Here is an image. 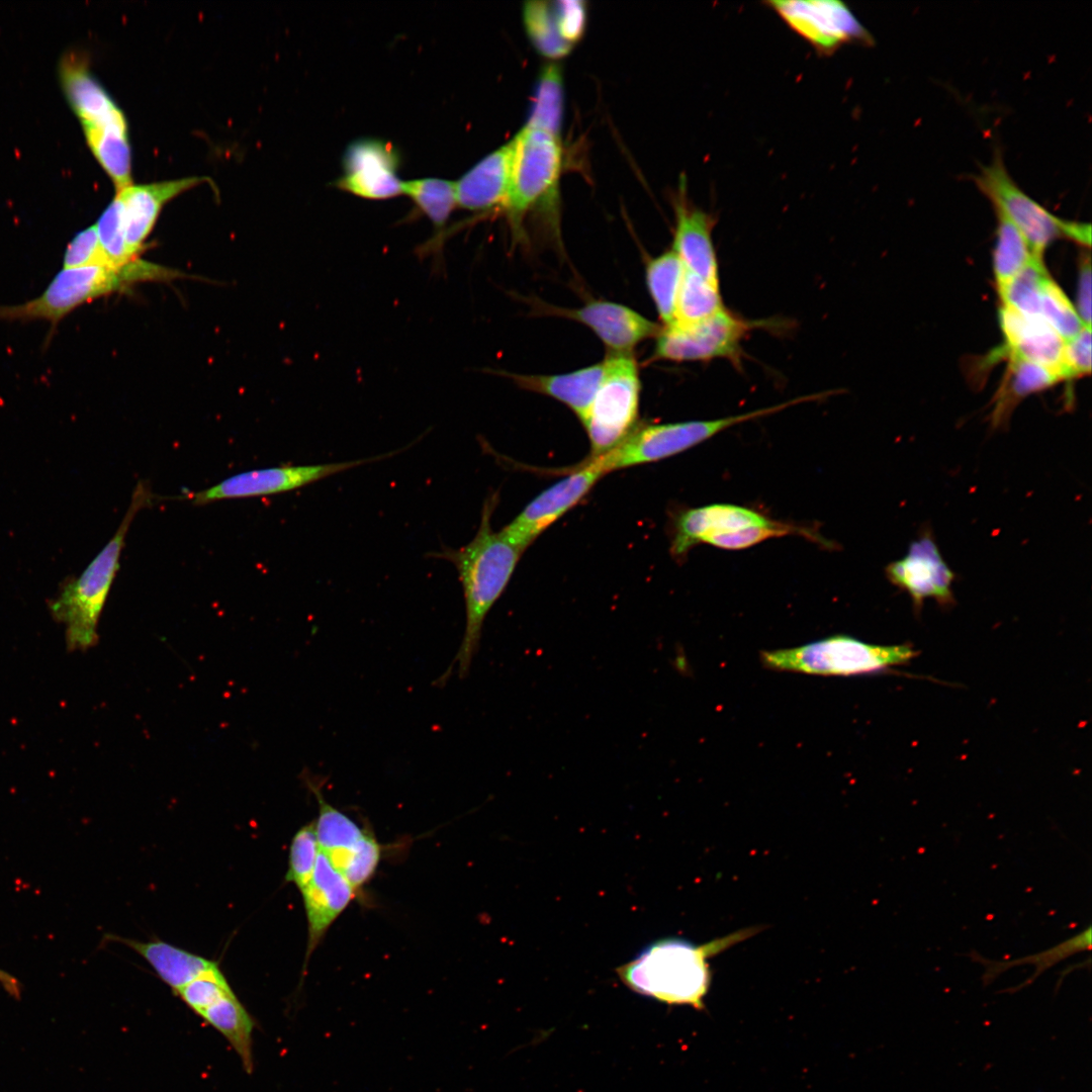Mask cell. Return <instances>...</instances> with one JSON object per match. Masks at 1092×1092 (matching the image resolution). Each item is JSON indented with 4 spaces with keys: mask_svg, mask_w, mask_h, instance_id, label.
<instances>
[{
    "mask_svg": "<svg viewBox=\"0 0 1092 1092\" xmlns=\"http://www.w3.org/2000/svg\"><path fill=\"white\" fill-rule=\"evenodd\" d=\"M524 22L534 47L543 56L560 58L572 49L559 32L552 2H527L524 7Z\"/></svg>",
    "mask_w": 1092,
    "mask_h": 1092,
    "instance_id": "d590c367",
    "label": "cell"
},
{
    "mask_svg": "<svg viewBox=\"0 0 1092 1092\" xmlns=\"http://www.w3.org/2000/svg\"><path fill=\"white\" fill-rule=\"evenodd\" d=\"M176 992L199 1015L221 998L234 993L218 966Z\"/></svg>",
    "mask_w": 1092,
    "mask_h": 1092,
    "instance_id": "60d3db41",
    "label": "cell"
},
{
    "mask_svg": "<svg viewBox=\"0 0 1092 1092\" xmlns=\"http://www.w3.org/2000/svg\"><path fill=\"white\" fill-rule=\"evenodd\" d=\"M153 502L150 487L140 481L114 535L78 576L67 581L50 601L52 617L65 625L67 648L86 650L98 641V622L119 569L120 555L130 524L140 510Z\"/></svg>",
    "mask_w": 1092,
    "mask_h": 1092,
    "instance_id": "3957f363",
    "label": "cell"
},
{
    "mask_svg": "<svg viewBox=\"0 0 1092 1092\" xmlns=\"http://www.w3.org/2000/svg\"><path fill=\"white\" fill-rule=\"evenodd\" d=\"M402 194L408 196L419 210L430 219L437 234L425 244L421 253H437L442 244L444 226L457 207L455 183L441 178H421L403 181Z\"/></svg>",
    "mask_w": 1092,
    "mask_h": 1092,
    "instance_id": "f1b7e54d",
    "label": "cell"
},
{
    "mask_svg": "<svg viewBox=\"0 0 1092 1092\" xmlns=\"http://www.w3.org/2000/svg\"><path fill=\"white\" fill-rule=\"evenodd\" d=\"M320 852L314 821H311L292 837L285 881L302 891L312 877Z\"/></svg>",
    "mask_w": 1092,
    "mask_h": 1092,
    "instance_id": "ab89813d",
    "label": "cell"
},
{
    "mask_svg": "<svg viewBox=\"0 0 1092 1092\" xmlns=\"http://www.w3.org/2000/svg\"><path fill=\"white\" fill-rule=\"evenodd\" d=\"M684 273L685 267L672 249L651 258L646 264V285L663 326L674 322Z\"/></svg>",
    "mask_w": 1092,
    "mask_h": 1092,
    "instance_id": "f546056e",
    "label": "cell"
},
{
    "mask_svg": "<svg viewBox=\"0 0 1092 1092\" xmlns=\"http://www.w3.org/2000/svg\"><path fill=\"white\" fill-rule=\"evenodd\" d=\"M1091 938L1092 929L1089 925L1071 938L1066 939L1053 947H1050L1034 954H1027L1019 959L1009 961H994L983 957L976 950H971L966 956L969 957L974 963H978L984 967V973L982 975V981L984 986L991 984L1001 974L1011 968L1023 965L1034 966L1035 971L1033 975L1026 979L1019 986L1014 987V990L1010 991L1015 992L1033 983L1037 977H1039L1046 970L1051 969L1058 963L1068 959L1075 953L1088 951L1091 948Z\"/></svg>",
    "mask_w": 1092,
    "mask_h": 1092,
    "instance_id": "83f0119b",
    "label": "cell"
},
{
    "mask_svg": "<svg viewBox=\"0 0 1092 1092\" xmlns=\"http://www.w3.org/2000/svg\"><path fill=\"white\" fill-rule=\"evenodd\" d=\"M973 179L995 210L1005 215L1021 233L1036 256L1042 257L1053 241L1065 238L1067 220L1048 211L1015 183L999 150L991 163L983 166Z\"/></svg>",
    "mask_w": 1092,
    "mask_h": 1092,
    "instance_id": "8fae6325",
    "label": "cell"
},
{
    "mask_svg": "<svg viewBox=\"0 0 1092 1092\" xmlns=\"http://www.w3.org/2000/svg\"><path fill=\"white\" fill-rule=\"evenodd\" d=\"M496 503V493L485 499L478 530L466 545L459 548L442 546L439 551L428 553L431 558L454 565L462 586L465 629L452 662V665L457 663L460 677L468 673L479 647L484 620L506 589L524 552L503 530H492L490 518Z\"/></svg>",
    "mask_w": 1092,
    "mask_h": 1092,
    "instance_id": "6da1fadb",
    "label": "cell"
},
{
    "mask_svg": "<svg viewBox=\"0 0 1092 1092\" xmlns=\"http://www.w3.org/2000/svg\"><path fill=\"white\" fill-rule=\"evenodd\" d=\"M1077 286V312L1086 327H1091V260L1083 256L1079 267Z\"/></svg>",
    "mask_w": 1092,
    "mask_h": 1092,
    "instance_id": "f6af8a7d",
    "label": "cell"
},
{
    "mask_svg": "<svg viewBox=\"0 0 1092 1092\" xmlns=\"http://www.w3.org/2000/svg\"><path fill=\"white\" fill-rule=\"evenodd\" d=\"M917 654L907 644L875 645L836 635L798 647L762 651L760 659L778 671L847 676L883 672L907 664Z\"/></svg>",
    "mask_w": 1092,
    "mask_h": 1092,
    "instance_id": "5b68a950",
    "label": "cell"
},
{
    "mask_svg": "<svg viewBox=\"0 0 1092 1092\" xmlns=\"http://www.w3.org/2000/svg\"><path fill=\"white\" fill-rule=\"evenodd\" d=\"M1039 316L1065 342L1086 327L1076 308L1051 276L1045 280L1041 290Z\"/></svg>",
    "mask_w": 1092,
    "mask_h": 1092,
    "instance_id": "74e56055",
    "label": "cell"
},
{
    "mask_svg": "<svg viewBox=\"0 0 1092 1092\" xmlns=\"http://www.w3.org/2000/svg\"><path fill=\"white\" fill-rule=\"evenodd\" d=\"M222 1033L240 1056L244 1068L252 1071L253 1022L235 994L228 995L200 1014Z\"/></svg>",
    "mask_w": 1092,
    "mask_h": 1092,
    "instance_id": "1f68e13d",
    "label": "cell"
},
{
    "mask_svg": "<svg viewBox=\"0 0 1092 1092\" xmlns=\"http://www.w3.org/2000/svg\"><path fill=\"white\" fill-rule=\"evenodd\" d=\"M1091 371V327H1084L1075 337L1065 342V379L1084 376Z\"/></svg>",
    "mask_w": 1092,
    "mask_h": 1092,
    "instance_id": "7bdbcfd3",
    "label": "cell"
},
{
    "mask_svg": "<svg viewBox=\"0 0 1092 1092\" xmlns=\"http://www.w3.org/2000/svg\"><path fill=\"white\" fill-rule=\"evenodd\" d=\"M767 322L748 321L724 308L692 325L662 326L650 361H710L724 358L739 364L741 342Z\"/></svg>",
    "mask_w": 1092,
    "mask_h": 1092,
    "instance_id": "9c48e42d",
    "label": "cell"
},
{
    "mask_svg": "<svg viewBox=\"0 0 1092 1092\" xmlns=\"http://www.w3.org/2000/svg\"><path fill=\"white\" fill-rule=\"evenodd\" d=\"M605 474L599 460L589 458L538 494L502 530L525 551L550 525L577 505Z\"/></svg>",
    "mask_w": 1092,
    "mask_h": 1092,
    "instance_id": "4fadbf2b",
    "label": "cell"
},
{
    "mask_svg": "<svg viewBox=\"0 0 1092 1092\" xmlns=\"http://www.w3.org/2000/svg\"><path fill=\"white\" fill-rule=\"evenodd\" d=\"M886 574L891 583L910 596L917 612L927 599H933L941 607L954 604L951 584L956 575L928 529L910 543L904 557L887 566Z\"/></svg>",
    "mask_w": 1092,
    "mask_h": 1092,
    "instance_id": "2e32d148",
    "label": "cell"
},
{
    "mask_svg": "<svg viewBox=\"0 0 1092 1092\" xmlns=\"http://www.w3.org/2000/svg\"><path fill=\"white\" fill-rule=\"evenodd\" d=\"M114 939L143 957L160 979L175 991L218 966L213 961L162 940L138 941L115 936Z\"/></svg>",
    "mask_w": 1092,
    "mask_h": 1092,
    "instance_id": "d4e9b609",
    "label": "cell"
},
{
    "mask_svg": "<svg viewBox=\"0 0 1092 1092\" xmlns=\"http://www.w3.org/2000/svg\"><path fill=\"white\" fill-rule=\"evenodd\" d=\"M0 984L8 994H10V995H12L14 997H18L20 995L21 986H20V983L18 982V980L15 977H13L11 974H9V973L5 972L4 970H1V969H0Z\"/></svg>",
    "mask_w": 1092,
    "mask_h": 1092,
    "instance_id": "bcb514c9",
    "label": "cell"
},
{
    "mask_svg": "<svg viewBox=\"0 0 1092 1092\" xmlns=\"http://www.w3.org/2000/svg\"><path fill=\"white\" fill-rule=\"evenodd\" d=\"M758 930L741 929L704 944L676 937L658 939L618 967L616 973L627 988L639 995L702 1010L712 981L708 960Z\"/></svg>",
    "mask_w": 1092,
    "mask_h": 1092,
    "instance_id": "7a4b0ae2",
    "label": "cell"
},
{
    "mask_svg": "<svg viewBox=\"0 0 1092 1092\" xmlns=\"http://www.w3.org/2000/svg\"><path fill=\"white\" fill-rule=\"evenodd\" d=\"M541 313L577 322L587 327L608 349V354H633L641 342L656 338L661 327L636 310L610 300L592 299L576 308L540 305Z\"/></svg>",
    "mask_w": 1092,
    "mask_h": 1092,
    "instance_id": "9a60e30c",
    "label": "cell"
},
{
    "mask_svg": "<svg viewBox=\"0 0 1092 1092\" xmlns=\"http://www.w3.org/2000/svg\"><path fill=\"white\" fill-rule=\"evenodd\" d=\"M514 140L486 155L455 181L457 206L485 211L505 206L509 194Z\"/></svg>",
    "mask_w": 1092,
    "mask_h": 1092,
    "instance_id": "7402d4cb",
    "label": "cell"
},
{
    "mask_svg": "<svg viewBox=\"0 0 1092 1092\" xmlns=\"http://www.w3.org/2000/svg\"><path fill=\"white\" fill-rule=\"evenodd\" d=\"M997 214L993 270L997 288H1001L1036 256L1015 225L1001 212Z\"/></svg>",
    "mask_w": 1092,
    "mask_h": 1092,
    "instance_id": "d6a6232c",
    "label": "cell"
},
{
    "mask_svg": "<svg viewBox=\"0 0 1092 1092\" xmlns=\"http://www.w3.org/2000/svg\"><path fill=\"white\" fill-rule=\"evenodd\" d=\"M674 200L675 226L671 249L685 269L719 286V269L713 244L714 216L687 198L685 181Z\"/></svg>",
    "mask_w": 1092,
    "mask_h": 1092,
    "instance_id": "ac0fdd59",
    "label": "cell"
},
{
    "mask_svg": "<svg viewBox=\"0 0 1092 1092\" xmlns=\"http://www.w3.org/2000/svg\"><path fill=\"white\" fill-rule=\"evenodd\" d=\"M179 272L136 258L121 267L88 266L61 270L36 298L17 305L0 306V320H44L59 323L79 305L147 281H167Z\"/></svg>",
    "mask_w": 1092,
    "mask_h": 1092,
    "instance_id": "277c9868",
    "label": "cell"
},
{
    "mask_svg": "<svg viewBox=\"0 0 1092 1092\" xmlns=\"http://www.w3.org/2000/svg\"><path fill=\"white\" fill-rule=\"evenodd\" d=\"M399 154L389 142L375 138L353 141L346 148L343 174L336 186L350 194L382 200L402 194L403 181L398 177Z\"/></svg>",
    "mask_w": 1092,
    "mask_h": 1092,
    "instance_id": "5bb4252c",
    "label": "cell"
},
{
    "mask_svg": "<svg viewBox=\"0 0 1092 1092\" xmlns=\"http://www.w3.org/2000/svg\"><path fill=\"white\" fill-rule=\"evenodd\" d=\"M603 381L580 420L590 444V457L617 447L638 425L641 382L633 354H608Z\"/></svg>",
    "mask_w": 1092,
    "mask_h": 1092,
    "instance_id": "52a82bcc",
    "label": "cell"
},
{
    "mask_svg": "<svg viewBox=\"0 0 1092 1092\" xmlns=\"http://www.w3.org/2000/svg\"><path fill=\"white\" fill-rule=\"evenodd\" d=\"M305 780L318 804L314 826L320 850L330 862H334L356 849L370 830L328 803L314 780Z\"/></svg>",
    "mask_w": 1092,
    "mask_h": 1092,
    "instance_id": "4316f807",
    "label": "cell"
},
{
    "mask_svg": "<svg viewBox=\"0 0 1092 1092\" xmlns=\"http://www.w3.org/2000/svg\"><path fill=\"white\" fill-rule=\"evenodd\" d=\"M558 138L547 129L526 124L513 139L511 183L504 207L516 234L526 212L556 190L563 155Z\"/></svg>",
    "mask_w": 1092,
    "mask_h": 1092,
    "instance_id": "ba28073f",
    "label": "cell"
},
{
    "mask_svg": "<svg viewBox=\"0 0 1092 1092\" xmlns=\"http://www.w3.org/2000/svg\"><path fill=\"white\" fill-rule=\"evenodd\" d=\"M88 145L116 190L131 185V153L125 130L83 125Z\"/></svg>",
    "mask_w": 1092,
    "mask_h": 1092,
    "instance_id": "4dcf8cb0",
    "label": "cell"
},
{
    "mask_svg": "<svg viewBox=\"0 0 1092 1092\" xmlns=\"http://www.w3.org/2000/svg\"><path fill=\"white\" fill-rule=\"evenodd\" d=\"M724 308L720 287L685 269L672 324H696Z\"/></svg>",
    "mask_w": 1092,
    "mask_h": 1092,
    "instance_id": "836d02e7",
    "label": "cell"
},
{
    "mask_svg": "<svg viewBox=\"0 0 1092 1092\" xmlns=\"http://www.w3.org/2000/svg\"><path fill=\"white\" fill-rule=\"evenodd\" d=\"M300 893L307 921L306 966L329 928L355 898L356 891L320 852L312 877Z\"/></svg>",
    "mask_w": 1092,
    "mask_h": 1092,
    "instance_id": "d6986e66",
    "label": "cell"
},
{
    "mask_svg": "<svg viewBox=\"0 0 1092 1092\" xmlns=\"http://www.w3.org/2000/svg\"><path fill=\"white\" fill-rule=\"evenodd\" d=\"M811 400L813 396L806 395L772 406L715 420L637 425L617 447L597 459L606 473L659 461L699 445L732 426Z\"/></svg>",
    "mask_w": 1092,
    "mask_h": 1092,
    "instance_id": "8992f818",
    "label": "cell"
},
{
    "mask_svg": "<svg viewBox=\"0 0 1092 1092\" xmlns=\"http://www.w3.org/2000/svg\"><path fill=\"white\" fill-rule=\"evenodd\" d=\"M605 360L562 374H519L500 372L518 387L552 397L567 405L581 420L587 412L602 381Z\"/></svg>",
    "mask_w": 1092,
    "mask_h": 1092,
    "instance_id": "cb8c5ba5",
    "label": "cell"
},
{
    "mask_svg": "<svg viewBox=\"0 0 1092 1092\" xmlns=\"http://www.w3.org/2000/svg\"><path fill=\"white\" fill-rule=\"evenodd\" d=\"M772 520L751 509L729 504H714L689 509L678 515L673 527L671 553L684 557L694 546L708 539L742 530L772 525Z\"/></svg>",
    "mask_w": 1092,
    "mask_h": 1092,
    "instance_id": "e0dca14e",
    "label": "cell"
},
{
    "mask_svg": "<svg viewBox=\"0 0 1092 1092\" xmlns=\"http://www.w3.org/2000/svg\"><path fill=\"white\" fill-rule=\"evenodd\" d=\"M96 229L110 267H121L136 259L126 245L123 206L117 194L99 217Z\"/></svg>",
    "mask_w": 1092,
    "mask_h": 1092,
    "instance_id": "f35d334b",
    "label": "cell"
},
{
    "mask_svg": "<svg viewBox=\"0 0 1092 1092\" xmlns=\"http://www.w3.org/2000/svg\"><path fill=\"white\" fill-rule=\"evenodd\" d=\"M999 323L1005 340L1000 355L1038 364L1065 379V340L1046 323L1005 305L1000 307Z\"/></svg>",
    "mask_w": 1092,
    "mask_h": 1092,
    "instance_id": "ffe728a7",
    "label": "cell"
},
{
    "mask_svg": "<svg viewBox=\"0 0 1092 1092\" xmlns=\"http://www.w3.org/2000/svg\"><path fill=\"white\" fill-rule=\"evenodd\" d=\"M766 4L793 31L823 54L851 41L873 42L870 32L843 2L785 0Z\"/></svg>",
    "mask_w": 1092,
    "mask_h": 1092,
    "instance_id": "7c38bea8",
    "label": "cell"
},
{
    "mask_svg": "<svg viewBox=\"0 0 1092 1092\" xmlns=\"http://www.w3.org/2000/svg\"><path fill=\"white\" fill-rule=\"evenodd\" d=\"M1009 365L1001 387L994 397L991 424L994 429L1008 423L1014 407L1026 396L1042 391L1061 381V378L1038 364L1008 358Z\"/></svg>",
    "mask_w": 1092,
    "mask_h": 1092,
    "instance_id": "484cf974",
    "label": "cell"
},
{
    "mask_svg": "<svg viewBox=\"0 0 1092 1092\" xmlns=\"http://www.w3.org/2000/svg\"><path fill=\"white\" fill-rule=\"evenodd\" d=\"M203 182L205 177H188L143 185H129L116 190L123 206L126 245L132 257L145 249V242L152 233L163 206Z\"/></svg>",
    "mask_w": 1092,
    "mask_h": 1092,
    "instance_id": "44dd1931",
    "label": "cell"
},
{
    "mask_svg": "<svg viewBox=\"0 0 1092 1092\" xmlns=\"http://www.w3.org/2000/svg\"><path fill=\"white\" fill-rule=\"evenodd\" d=\"M553 11L562 38L571 47L579 40L585 26L586 7L578 0L552 2Z\"/></svg>",
    "mask_w": 1092,
    "mask_h": 1092,
    "instance_id": "ee69618b",
    "label": "cell"
},
{
    "mask_svg": "<svg viewBox=\"0 0 1092 1092\" xmlns=\"http://www.w3.org/2000/svg\"><path fill=\"white\" fill-rule=\"evenodd\" d=\"M412 445L388 453L341 462L282 465L232 475L211 487L185 494L193 505L216 500L264 496L294 490L355 467L377 462L405 451Z\"/></svg>",
    "mask_w": 1092,
    "mask_h": 1092,
    "instance_id": "30bf717a",
    "label": "cell"
},
{
    "mask_svg": "<svg viewBox=\"0 0 1092 1092\" xmlns=\"http://www.w3.org/2000/svg\"><path fill=\"white\" fill-rule=\"evenodd\" d=\"M1049 277L1042 258L1033 259L1010 281L998 289L1002 305L1008 306L1023 315L1040 318V295L1043 284Z\"/></svg>",
    "mask_w": 1092,
    "mask_h": 1092,
    "instance_id": "e575fe53",
    "label": "cell"
},
{
    "mask_svg": "<svg viewBox=\"0 0 1092 1092\" xmlns=\"http://www.w3.org/2000/svg\"><path fill=\"white\" fill-rule=\"evenodd\" d=\"M62 82L82 125L111 127L127 131V122L119 107L95 80L80 58L66 57L61 69Z\"/></svg>",
    "mask_w": 1092,
    "mask_h": 1092,
    "instance_id": "603a6c76",
    "label": "cell"
},
{
    "mask_svg": "<svg viewBox=\"0 0 1092 1092\" xmlns=\"http://www.w3.org/2000/svg\"><path fill=\"white\" fill-rule=\"evenodd\" d=\"M562 79L558 67L551 65L544 68L527 124L558 134L562 116Z\"/></svg>",
    "mask_w": 1092,
    "mask_h": 1092,
    "instance_id": "8d00e7d4",
    "label": "cell"
},
{
    "mask_svg": "<svg viewBox=\"0 0 1092 1092\" xmlns=\"http://www.w3.org/2000/svg\"><path fill=\"white\" fill-rule=\"evenodd\" d=\"M88 266H109L104 256L96 225L79 232L68 245L64 255V269Z\"/></svg>",
    "mask_w": 1092,
    "mask_h": 1092,
    "instance_id": "b9f144b4",
    "label": "cell"
}]
</instances>
